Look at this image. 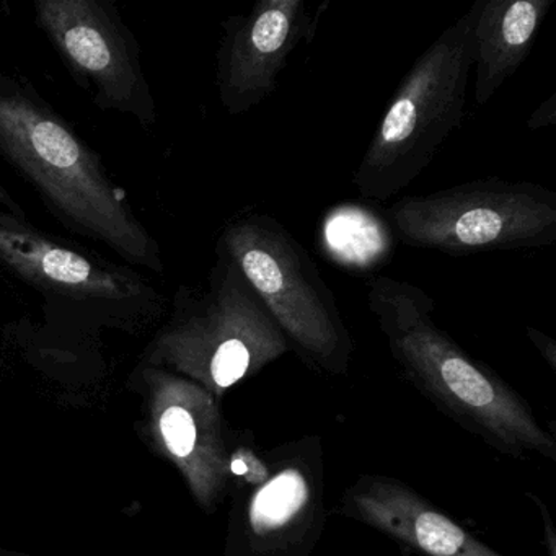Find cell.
I'll return each instance as SVG.
<instances>
[{
    "instance_id": "cell-16",
    "label": "cell",
    "mask_w": 556,
    "mask_h": 556,
    "mask_svg": "<svg viewBox=\"0 0 556 556\" xmlns=\"http://www.w3.org/2000/svg\"><path fill=\"white\" fill-rule=\"evenodd\" d=\"M0 206L8 207L9 211H12L17 216V219L24 220V211L21 210L17 201H14V198L9 194V191L2 185H0Z\"/></svg>"
},
{
    "instance_id": "cell-8",
    "label": "cell",
    "mask_w": 556,
    "mask_h": 556,
    "mask_svg": "<svg viewBox=\"0 0 556 556\" xmlns=\"http://www.w3.org/2000/svg\"><path fill=\"white\" fill-rule=\"evenodd\" d=\"M317 28L304 0H260L249 14L223 24L217 51L219 100L230 116L262 105L278 86L289 58Z\"/></svg>"
},
{
    "instance_id": "cell-3",
    "label": "cell",
    "mask_w": 556,
    "mask_h": 556,
    "mask_svg": "<svg viewBox=\"0 0 556 556\" xmlns=\"http://www.w3.org/2000/svg\"><path fill=\"white\" fill-rule=\"evenodd\" d=\"M473 67L471 11L448 25L408 71L353 175L364 200L387 201L429 167L460 128Z\"/></svg>"
},
{
    "instance_id": "cell-11",
    "label": "cell",
    "mask_w": 556,
    "mask_h": 556,
    "mask_svg": "<svg viewBox=\"0 0 556 556\" xmlns=\"http://www.w3.org/2000/svg\"><path fill=\"white\" fill-rule=\"evenodd\" d=\"M364 522L428 556H501L405 484L367 480L351 493Z\"/></svg>"
},
{
    "instance_id": "cell-2",
    "label": "cell",
    "mask_w": 556,
    "mask_h": 556,
    "mask_svg": "<svg viewBox=\"0 0 556 556\" xmlns=\"http://www.w3.org/2000/svg\"><path fill=\"white\" fill-rule=\"evenodd\" d=\"M367 307L405 376L475 426L504 451H532L555 460L552 435L526 403L493 370L471 359L434 320L435 302L403 279L376 276L367 282Z\"/></svg>"
},
{
    "instance_id": "cell-10",
    "label": "cell",
    "mask_w": 556,
    "mask_h": 556,
    "mask_svg": "<svg viewBox=\"0 0 556 556\" xmlns=\"http://www.w3.org/2000/svg\"><path fill=\"white\" fill-rule=\"evenodd\" d=\"M0 260L31 285L74 298L126 301L141 294V282L123 269L93 262L0 214Z\"/></svg>"
},
{
    "instance_id": "cell-15",
    "label": "cell",
    "mask_w": 556,
    "mask_h": 556,
    "mask_svg": "<svg viewBox=\"0 0 556 556\" xmlns=\"http://www.w3.org/2000/svg\"><path fill=\"white\" fill-rule=\"evenodd\" d=\"M527 334H529L530 341L535 344L536 350L542 353L545 357L546 363L549 364L553 370L556 369V343L552 338L543 334L542 331L535 330V328L527 327Z\"/></svg>"
},
{
    "instance_id": "cell-4",
    "label": "cell",
    "mask_w": 556,
    "mask_h": 556,
    "mask_svg": "<svg viewBox=\"0 0 556 556\" xmlns=\"http://www.w3.org/2000/svg\"><path fill=\"white\" fill-rule=\"evenodd\" d=\"M206 288H184L177 312L155 340L167 364L214 399L285 356L291 344L233 260L217 245Z\"/></svg>"
},
{
    "instance_id": "cell-5",
    "label": "cell",
    "mask_w": 556,
    "mask_h": 556,
    "mask_svg": "<svg viewBox=\"0 0 556 556\" xmlns=\"http://www.w3.org/2000/svg\"><path fill=\"white\" fill-rule=\"evenodd\" d=\"M217 245L239 266L291 348L318 369H346L353 340L337 298L304 245L276 217L242 211L224 226Z\"/></svg>"
},
{
    "instance_id": "cell-9",
    "label": "cell",
    "mask_w": 556,
    "mask_h": 556,
    "mask_svg": "<svg viewBox=\"0 0 556 556\" xmlns=\"http://www.w3.org/2000/svg\"><path fill=\"white\" fill-rule=\"evenodd\" d=\"M146 379L159 445L177 465L198 503L211 509L232 473L216 399L193 380L167 370H148Z\"/></svg>"
},
{
    "instance_id": "cell-7",
    "label": "cell",
    "mask_w": 556,
    "mask_h": 556,
    "mask_svg": "<svg viewBox=\"0 0 556 556\" xmlns=\"http://www.w3.org/2000/svg\"><path fill=\"white\" fill-rule=\"evenodd\" d=\"M35 8L41 30L100 109L154 123L138 47L116 12L99 0H38Z\"/></svg>"
},
{
    "instance_id": "cell-1",
    "label": "cell",
    "mask_w": 556,
    "mask_h": 556,
    "mask_svg": "<svg viewBox=\"0 0 556 556\" xmlns=\"http://www.w3.org/2000/svg\"><path fill=\"white\" fill-rule=\"evenodd\" d=\"M0 155L74 232L105 243L126 262L162 273L157 243L99 154L34 90L9 79L0 80Z\"/></svg>"
},
{
    "instance_id": "cell-6",
    "label": "cell",
    "mask_w": 556,
    "mask_h": 556,
    "mask_svg": "<svg viewBox=\"0 0 556 556\" xmlns=\"http://www.w3.org/2000/svg\"><path fill=\"white\" fill-rule=\"evenodd\" d=\"M400 240L448 256L545 249L556 242V193L532 181L481 178L395 201Z\"/></svg>"
},
{
    "instance_id": "cell-14",
    "label": "cell",
    "mask_w": 556,
    "mask_h": 556,
    "mask_svg": "<svg viewBox=\"0 0 556 556\" xmlns=\"http://www.w3.org/2000/svg\"><path fill=\"white\" fill-rule=\"evenodd\" d=\"M556 122V96H549L535 112L530 115L527 126L533 131L536 129L546 128V126H553Z\"/></svg>"
},
{
    "instance_id": "cell-12",
    "label": "cell",
    "mask_w": 556,
    "mask_h": 556,
    "mask_svg": "<svg viewBox=\"0 0 556 556\" xmlns=\"http://www.w3.org/2000/svg\"><path fill=\"white\" fill-rule=\"evenodd\" d=\"M555 0H475V105H486L522 66Z\"/></svg>"
},
{
    "instance_id": "cell-13",
    "label": "cell",
    "mask_w": 556,
    "mask_h": 556,
    "mask_svg": "<svg viewBox=\"0 0 556 556\" xmlns=\"http://www.w3.org/2000/svg\"><path fill=\"white\" fill-rule=\"evenodd\" d=\"M308 503V484L298 468H286L260 488L250 506V526L256 536L279 533Z\"/></svg>"
}]
</instances>
